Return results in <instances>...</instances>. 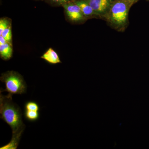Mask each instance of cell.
<instances>
[{
	"mask_svg": "<svg viewBox=\"0 0 149 149\" xmlns=\"http://www.w3.org/2000/svg\"><path fill=\"white\" fill-rule=\"evenodd\" d=\"M74 2L80 7L84 16H91L96 15L92 7L85 0H78Z\"/></svg>",
	"mask_w": 149,
	"mask_h": 149,
	"instance_id": "obj_7",
	"label": "cell"
},
{
	"mask_svg": "<svg viewBox=\"0 0 149 149\" xmlns=\"http://www.w3.org/2000/svg\"><path fill=\"white\" fill-rule=\"evenodd\" d=\"M124 1H125L129 3L130 4H131L132 3L134 2H133V0H124Z\"/></svg>",
	"mask_w": 149,
	"mask_h": 149,
	"instance_id": "obj_15",
	"label": "cell"
},
{
	"mask_svg": "<svg viewBox=\"0 0 149 149\" xmlns=\"http://www.w3.org/2000/svg\"><path fill=\"white\" fill-rule=\"evenodd\" d=\"M13 48L11 43L7 42L0 45V56L4 60L10 59L12 56Z\"/></svg>",
	"mask_w": 149,
	"mask_h": 149,
	"instance_id": "obj_8",
	"label": "cell"
},
{
	"mask_svg": "<svg viewBox=\"0 0 149 149\" xmlns=\"http://www.w3.org/2000/svg\"><path fill=\"white\" fill-rule=\"evenodd\" d=\"M139 1V0H133V2H135V1Z\"/></svg>",
	"mask_w": 149,
	"mask_h": 149,
	"instance_id": "obj_16",
	"label": "cell"
},
{
	"mask_svg": "<svg viewBox=\"0 0 149 149\" xmlns=\"http://www.w3.org/2000/svg\"><path fill=\"white\" fill-rule=\"evenodd\" d=\"M10 26V22L8 19L5 18H1L0 19V35L5 29Z\"/></svg>",
	"mask_w": 149,
	"mask_h": 149,
	"instance_id": "obj_12",
	"label": "cell"
},
{
	"mask_svg": "<svg viewBox=\"0 0 149 149\" xmlns=\"http://www.w3.org/2000/svg\"><path fill=\"white\" fill-rule=\"evenodd\" d=\"M24 116L25 118L29 121H35L39 119L40 113L39 111H35L24 110Z\"/></svg>",
	"mask_w": 149,
	"mask_h": 149,
	"instance_id": "obj_9",
	"label": "cell"
},
{
	"mask_svg": "<svg viewBox=\"0 0 149 149\" xmlns=\"http://www.w3.org/2000/svg\"><path fill=\"white\" fill-rule=\"evenodd\" d=\"M8 42L7 40L1 35H0V45H4L6 43Z\"/></svg>",
	"mask_w": 149,
	"mask_h": 149,
	"instance_id": "obj_14",
	"label": "cell"
},
{
	"mask_svg": "<svg viewBox=\"0 0 149 149\" xmlns=\"http://www.w3.org/2000/svg\"><path fill=\"white\" fill-rule=\"evenodd\" d=\"M1 118L6 123L12 130V138L21 139L25 129L22 120V113L17 105L12 100V96L0 95Z\"/></svg>",
	"mask_w": 149,
	"mask_h": 149,
	"instance_id": "obj_1",
	"label": "cell"
},
{
	"mask_svg": "<svg viewBox=\"0 0 149 149\" xmlns=\"http://www.w3.org/2000/svg\"><path fill=\"white\" fill-rule=\"evenodd\" d=\"M65 13L70 20L78 22L83 20L85 17L80 7L74 2L67 3L63 5Z\"/></svg>",
	"mask_w": 149,
	"mask_h": 149,
	"instance_id": "obj_4",
	"label": "cell"
},
{
	"mask_svg": "<svg viewBox=\"0 0 149 149\" xmlns=\"http://www.w3.org/2000/svg\"><path fill=\"white\" fill-rule=\"evenodd\" d=\"M47 1L53 4L62 6L64 4L72 1V0H47Z\"/></svg>",
	"mask_w": 149,
	"mask_h": 149,
	"instance_id": "obj_13",
	"label": "cell"
},
{
	"mask_svg": "<svg viewBox=\"0 0 149 149\" xmlns=\"http://www.w3.org/2000/svg\"><path fill=\"white\" fill-rule=\"evenodd\" d=\"M0 35L2 36L8 42L11 44L12 35L11 26L5 29Z\"/></svg>",
	"mask_w": 149,
	"mask_h": 149,
	"instance_id": "obj_11",
	"label": "cell"
},
{
	"mask_svg": "<svg viewBox=\"0 0 149 149\" xmlns=\"http://www.w3.org/2000/svg\"><path fill=\"white\" fill-rule=\"evenodd\" d=\"M92 7L96 15H104L109 11L112 4L111 0H85Z\"/></svg>",
	"mask_w": 149,
	"mask_h": 149,
	"instance_id": "obj_5",
	"label": "cell"
},
{
	"mask_svg": "<svg viewBox=\"0 0 149 149\" xmlns=\"http://www.w3.org/2000/svg\"><path fill=\"white\" fill-rule=\"evenodd\" d=\"M131 4L124 0H118L112 4L108 14L109 20L115 27L125 26Z\"/></svg>",
	"mask_w": 149,
	"mask_h": 149,
	"instance_id": "obj_3",
	"label": "cell"
},
{
	"mask_svg": "<svg viewBox=\"0 0 149 149\" xmlns=\"http://www.w3.org/2000/svg\"><path fill=\"white\" fill-rule=\"evenodd\" d=\"M0 79L6 85L5 90L1 89V92H8V95L11 96L15 94L21 95L26 93V83L23 77L17 72L11 71L3 73Z\"/></svg>",
	"mask_w": 149,
	"mask_h": 149,
	"instance_id": "obj_2",
	"label": "cell"
},
{
	"mask_svg": "<svg viewBox=\"0 0 149 149\" xmlns=\"http://www.w3.org/2000/svg\"><path fill=\"white\" fill-rule=\"evenodd\" d=\"M41 58L46 61L48 63L52 64H56L61 63L58 55L52 48H50L43 54L41 57Z\"/></svg>",
	"mask_w": 149,
	"mask_h": 149,
	"instance_id": "obj_6",
	"label": "cell"
},
{
	"mask_svg": "<svg viewBox=\"0 0 149 149\" xmlns=\"http://www.w3.org/2000/svg\"><path fill=\"white\" fill-rule=\"evenodd\" d=\"M24 109L28 110L39 111L40 107L36 102L29 101L27 102L24 105Z\"/></svg>",
	"mask_w": 149,
	"mask_h": 149,
	"instance_id": "obj_10",
	"label": "cell"
}]
</instances>
